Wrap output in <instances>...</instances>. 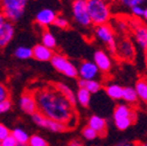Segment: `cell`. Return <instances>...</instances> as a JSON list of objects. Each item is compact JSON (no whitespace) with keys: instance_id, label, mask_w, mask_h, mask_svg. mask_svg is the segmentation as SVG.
<instances>
[{"instance_id":"cell-1","label":"cell","mask_w":147,"mask_h":146,"mask_svg":"<svg viewBox=\"0 0 147 146\" xmlns=\"http://www.w3.org/2000/svg\"><path fill=\"white\" fill-rule=\"evenodd\" d=\"M38 103V110L45 117L72 127L76 123L74 106L59 93L55 87L39 89L34 94Z\"/></svg>"},{"instance_id":"cell-2","label":"cell","mask_w":147,"mask_h":146,"mask_svg":"<svg viewBox=\"0 0 147 146\" xmlns=\"http://www.w3.org/2000/svg\"><path fill=\"white\" fill-rule=\"evenodd\" d=\"M88 11L92 25L96 27L107 25L111 18V9L110 5L103 0H88Z\"/></svg>"},{"instance_id":"cell-3","label":"cell","mask_w":147,"mask_h":146,"mask_svg":"<svg viewBox=\"0 0 147 146\" xmlns=\"http://www.w3.org/2000/svg\"><path fill=\"white\" fill-rule=\"evenodd\" d=\"M137 119V111L131 105L125 103L118 104L113 110V120L118 130L125 131L130 127Z\"/></svg>"},{"instance_id":"cell-4","label":"cell","mask_w":147,"mask_h":146,"mask_svg":"<svg viewBox=\"0 0 147 146\" xmlns=\"http://www.w3.org/2000/svg\"><path fill=\"white\" fill-rule=\"evenodd\" d=\"M27 1L25 0H4L0 3V11L3 12L6 21L13 22L24 15Z\"/></svg>"},{"instance_id":"cell-5","label":"cell","mask_w":147,"mask_h":146,"mask_svg":"<svg viewBox=\"0 0 147 146\" xmlns=\"http://www.w3.org/2000/svg\"><path fill=\"white\" fill-rule=\"evenodd\" d=\"M50 63L59 72H61L62 75H64L67 77L74 78V77L78 76V68H76V66L69 59H67L64 55L55 54L50 61Z\"/></svg>"},{"instance_id":"cell-6","label":"cell","mask_w":147,"mask_h":146,"mask_svg":"<svg viewBox=\"0 0 147 146\" xmlns=\"http://www.w3.org/2000/svg\"><path fill=\"white\" fill-rule=\"evenodd\" d=\"M71 9H72L74 20H75L80 26L89 27L91 24H92L91 22V19H90V15H89L88 4H86L85 0H76V1H74Z\"/></svg>"},{"instance_id":"cell-7","label":"cell","mask_w":147,"mask_h":146,"mask_svg":"<svg viewBox=\"0 0 147 146\" xmlns=\"http://www.w3.org/2000/svg\"><path fill=\"white\" fill-rule=\"evenodd\" d=\"M95 35L98 40H100L102 42H104L107 48L110 49V51L113 53L116 51V47H117V41H116V35H115V30L113 28L107 25H103V26H98L95 28Z\"/></svg>"},{"instance_id":"cell-8","label":"cell","mask_w":147,"mask_h":146,"mask_svg":"<svg viewBox=\"0 0 147 146\" xmlns=\"http://www.w3.org/2000/svg\"><path fill=\"white\" fill-rule=\"evenodd\" d=\"M33 122L38 126L43 127V129H47V130L53 131V132H63V131L69 129L65 124H62V123H59V122H55L53 119H49V118L45 117L42 114H40V112H36L35 115H33Z\"/></svg>"},{"instance_id":"cell-9","label":"cell","mask_w":147,"mask_h":146,"mask_svg":"<svg viewBox=\"0 0 147 146\" xmlns=\"http://www.w3.org/2000/svg\"><path fill=\"white\" fill-rule=\"evenodd\" d=\"M100 74L99 69L94 61H83L78 67V76L84 81H94L97 80Z\"/></svg>"},{"instance_id":"cell-10","label":"cell","mask_w":147,"mask_h":146,"mask_svg":"<svg viewBox=\"0 0 147 146\" xmlns=\"http://www.w3.org/2000/svg\"><path fill=\"white\" fill-rule=\"evenodd\" d=\"M116 55L124 61H131L134 59V47L131 43L130 40L127 39H123L119 42H117V47H116Z\"/></svg>"},{"instance_id":"cell-11","label":"cell","mask_w":147,"mask_h":146,"mask_svg":"<svg viewBox=\"0 0 147 146\" xmlns=\"http://www.w3.org/2000/svg\"><path fill=\"white\" fill-rule=\"evenodd\" d=\"M57 18V14L54 9L51 8H42L41 11H39L36 13V16H35V21L39 26L46 28L50 25H54L55 20Z\"/></svg>"},{"instance_id":"cell-12","label":"cell","mask_w":147,"mask_h":146,"mask_svg":"<svg viewBox=\"0 0 147 146\" xmlns=\"http://www.w3.org/2000/svg\"><path fill=\"white\" fill-rule=\"evenodd\" d=\"M20 107H21V110L27 115L33 116L36 112H39L35 95L32 94V93H25L20 97Z\"/></svg>"},{"instance_id":"cell-13","label":"cell","mask_w":147,"mask_h":146,"mask_svg":"<svg viewBox=\"0 0 147 146\" xmlns=\"http://www.w3.org/2000/svg\"><path fill=\"white\" fill-rule=\"evenodd\" d=\"M94 62L100 72L107 74V72L111 70V67H112L111 57H110L109 54L104 50H97L94 54Z\"/></svg>"},{"instance_id":"cell-14","label":"cell","mask_w":147,"mask_h":146,"mask_svg":"<svg viewBox=\"0 0 147 146\" xmlns=\"http://www.w3.org/2000/svg\"><path fill=\"white\" fill-rule=\"evenodd\" d=\"M14 36V26L9 21H5L0 26V48L6 47Z\"/></svg>"},{"instance_id":"cell-15","label":"cell","mask_w":147,"mask_h":146,"mask_svg":"<svg viewBox=\"0 0 147 146\" xmlns=\"http://www.w3.org/2000/svg\"><path fill=\"white\" fill-rule=\"evenodd\" d=\"M54 55H55V53L51 49L43 46L42 43L41 45H35L34 48H33V57L35 60H38V61H41V62L51 61Z\"/></svg>"},{"instance_id":"cell-16","label":"cell","mask_w":147,"mask_h":146,"mask_svg":"<svg viewBox=\"0 0 147 146\" xmlns=\"http://www.w3.org/2000/svg\"><path fill=\"white\" fill-rule=\"evenodd\" d=\"M88 126H90L91 129H94L99 136H104L107 130V123L106 119L98 115H92L89 120H88Z\"/></svg>"},{"instance_id":"cell-17","label":"cell","mask_w":147,"mask_h":146,"mask_svg":"<svg viewBox=\"0 0 147 146\" xmlns=\"http://www.w3.org/2000/svg\"><path fill=\"white\" fill-rule=\"evenodd\" d=\"M55 88H56V90L72 106L76 105V103H77L76 94H75V91H72V89L69 85H67L65 83H56V84H55Z\"/></svg>"},{"instance_id":"cell-18","label":"cell","mask_w":147,"mask_h":146,"mask_svg":"<svg viewBox=\"0 0 147 146\" xmlns=\"http://www.w3.org/2000/svg\"><path fill=\"white\" fill-rule=\"evenodd\" d=\"M133 35L138 42L144 49L147 48V26L142 24H137V26L133 27Z\"/></svg>"},{"instance_id":"cell-19","label":"cell","mask_w":147,"mask_h":146,"mask_svg":"<svg viewBox=\"0 0 147 146\" xmlns=\"http://www.w3.org/2000/svg\"><path fill=\"white\" fill-rule=\"evenodd\" d=\"M123 101L125 104L127 105H131V106H137L140 101L138 97V94L134 88L132 87H125L124 88V93H123Z\"/></svg>"},{"instance_id":"cell-20","label":"cell","mask_w":147,"mask_h":146,"mask_svg":"<svg viewBox=\"0 0 147 146\" xmlns=\"http://www.w3.org/2000/svg\"><path fill=\"white\" fill-rule=\"evenodd\" d=\"M134 89L138 94L139 101L147 104V77H140L134 85Z\"/></svg>"},{"instance_id":"cell-21","label":"cell","mask_w":147,"mask_h":146,"mask_svg":"<svg viewBox=\"0 0 147 146\" xmlns=\"http://www.w3.org/2000/svg\"><path fill=\"white\" fill-rule=\"evenodd\" d=\"M105 93L106 95L111 98V99H115V101H119V99H123V93H124V88L118 85V84H107L105 87Z\"/></svg>"},{"instance_id":"cell-22","label":"cell","mask_w":147,"mask_h":146,"mask_svg":"<svg viewBox=\"0 0 147 146\" xmlns=\"http://www.w3.org/2000/svg\"><path fill=\"white\" fill-rule=\"evenodd\" d=\"M78 87L88 90L90 94H97L98 91H100V89H102V83L98 80H94V81L80 80L78 81Z\"/></svg>"},{"instance_id":"cell-23","label":"cell","mask_w":147,"mask_h":146,"mask_svg":"<svg viewBox=\"0 0 147 146\" xmlns=\"http://www.w3.org/2000/svg\"><path fill=\"white\" fill-rule=\"evenodd\" d=\"M11 135L16 140L18 145H27L28 146V143H29L30 137H29V135L25 130L20 129V127H15V129L12 131Z\"/></svg>"},{"instance_id":"cell-24","label":"cell","mask_w":147,"mask_h":146,"mask_svg":"<svg viewBox=\"0 0 147 146\" xmlns=\"http://www.w3.org/2000/svg\"><path fill=\"white\" fill-rule=\"evenodd\" d=\"M41 41H42V45L46 46L47 48L49 49H54L56 47V39H55V36L51 32H49L48 29L43 30L42 32V36H41Z\"/></svg>"},{"instance_id":"cell-25","label":"cell","mask_w":147,"mask_h":146,"mask_svg":"<svg viewBox=\"0 0 147 146\" xmlns=\"http://www.w3.org/2000/svg\"><path fill=\"white\" fill-rule=\"evenodd\" d=\"M76 98H77V103L84 107L89 106L90 104V101H91V94L89 93L88 90L83 89V88H80L76 93Z\"/></svg>"},{"instance_id":"cell-26","label":"cell","mask_w":147,"mask_h":146,"mask_svg":"<svg viewBox=\"0 0 147 146\" xmlns=\"http://www.w3.org/2000/svg\"><path fill=\"white\" fill-rule=\"evenodd\" d=\"M14 55L20 60H27V59L33 57V49L28 47H24V46L18 47L14 51Z\"/></svg>"},{"instance_id":"cell-27","label":"cell","mask_w":147,"mask_h":146,"mask_svg":"<svg viewBox=\"0 0 147 146\" xmlns=\"http://www.w3.org/2000/svg\"><path fill=\"white\" fill-rule=\"evenodd\" d=\"M28 146H48V143H47V140L42 136H40V135H33V136H30Z\"/></svg>"},{"instance_id":"cell-28","label":"cell","mask_w":147,"mask_h":146,"mask_svg":"<svg viewBox=\"0 0 147 146\" xmlns=\"http://www.w3.org/2000/svg\"><path fill=\"white\" fill-rule=\"evenodd\" d=\"M82 136H83V138L86 139V140H95V139H97V138L99 137V135H98L94 129H91L90 126L84 127L83 131H82Z\"/></svg>"},{"instance_id":"cell-29","label":"cell","mask_w":147,"mask_h":146,"mask_svg":"<svg viewBox=\"0 0 147 146\" xmlns=\"http://www.w3.org/2000/svg\"><path fill=\"white\" fill-rule=\"evenodd\" d=\"M54 26H56L59 28H62V29H65V28L69 27V20L63 15H57L56 20H55V22H54Z\"/></svg>"},{"instance_id":"cell-30","label":"cell","mask_w":147,"mask_h":146,"mask_svg":"<svg viewBox=\"0 0 147 146\" xmlns=\"http://www.w3.org/2000/svg\"><path fill=\"white\" fill-rule=\"evenodd\" d=\"M131 13L136 19H141V18H144V14H145V8L142 7V5H139V6L131 8Z\"/></svg>"},{"instance_id":"cell-31","label":"cell","mask_w":147,"mask_h":146,"mask_svg":"<svg viewBox=\"0 0 147 146\" xmlns=\"http://www.w3.org/2000/svg\"><path fill=\"white\" fill-rule=\"evenodd\" d=\"M11 131H9V129L5 125V124H3V123H0V140H4V139H6L7 137H9L11 136Z\"/></svg>"},{"instance_id":"cell-32","label":"cell","mask_w":147,"mask_h":146,"mask_svg":"<svg viewBox=\"0 0 147 146\" xmlns=\"http://www.w3.org/2000/svg\"><path fill=\"white\" fill-rule=\"evenodd\" d=\"M125 7H128V8H133V7H136V6H139V5H142L144 4V1L142 0H124V1L121 3Z\"/></svg>"},{"instance_id":"cell-33","label":"cell","mask_w":147,"mask_h":146,"mask_svg":"<svg viewBox=\"0 0 147 146\" xmlns=\"http://www.w3.org/2000/svg\"><path fill=\"white\" fill-rule=\"evenodd\" d=\"M5 101H8V90L0 82V102H5Z\"/></svg>"},{"instance_id":"cell-34","label":"cell","mask_w":147,"mask_h":146,"mask_svg":"<svg viewBox=\"0 0 147 146\" xmlns=\"http://www.w3.org/2000/svg\"><path fill=\"white\" fill-rule=\"evenodd\" d=\"M1 146H18V143L11 135L9 137H7L6 139H4L1 141Z\"/></svg>"},{"instance_id":"cell-35","label":"cell","mask_w":147,"mask_h":146,"mask_svg":"<svg viewBox=\"0 0 147 146\" xmlns=\"http://www.w3.org/2000/svg\"><path fill=\"white\" fill-rule=\"evenodd\" d=\"M11 109V101H5V102H0V114H5Z\"/></svg>"},{"instance_id":"cell-36","label":"cell","mask_w":147,"mask_h":146,"mask_svg":"<svg viewBox=\"0 0 147 146\" xmlns=\"http://www.w3.org/2000/svg\"><path fill=\"white\" fill-rule=\"evenodd\" d=\"M68 146H84L80 140H72V141H70L69 143V145Z\"/></svg>"},{"instance_id":"cell-37","label":"cell","mask_w":147,"mask_h":146,"mask_svg":"<svg viewBox=\"0 0 147 146\" xmlns=\"http://www.w3.org/2000/svg\"><path fill=\"white\" fill-rule=\"evenodd\" d=\"M116 146H137V144H133V143H121V144H118Z\"/></svg>"},{"instance_id":"cell-38","label":"cell","mask_w":147,"mask_h":146,"mask_svg":"<svg viewBox=\"0 0 147 146\" xmlns=\"http://www.w3.org/2000/svg\"><path fill=\"white\" fill-rule=\"evenodd\" d=\"M6 21V19H5V16H4V14H3V12L0 11V26H1L4 22Z\"/></svg>"},{"instance_id":"cell-39","label":"cell","mask_w":147,"mask_h":146,"mask_svg":"<svg viewBox=\"0 0 147 146\" xmlns=\"http://www.w3.org/2000/svg\"><path fill=\"white\" fill-rule=\"evenodd\" d=\"M145 62H146V67H147V48L145 49Z\"/></svg>"},{"instance_id":"cell-40","label":"cell","mask_w":147,"mask_h":146,"mask_svg":"<svg viewBox=\"0 0 147 146\" xmlns=\"http://www.w3.org/2000/svg\"><path fill=\"white\" fill-rule=\"evenodd\" d=\"M144 19L147 21V7L145 8V14H144Z\"/></svg>"},{"instance_id":"cell-41","label":"cell","mask_w":147,"mask_h":146,"mask_svg":"<svg viewBox=\"0 0 147 146\" xmlns=\"http://www.w3.org/2000/svg\"><path fill=\"white\" fill-rule=\"evenodd\" d=\"M137 146H147V143H138Z\"/></svg>"},{"instance_id":"cell-42","label":"cell","mask_w":147,"mask_h":146,"mask_svg":"<svg viewBox=\"0 0 147 146\" xmlns=\"http://www.w3.org/2000/svg\"><path fill=\"white\" fill-rule=\"evenodd\" d=\"M0 146H1V140H0Z\"/></svg>"},{"instance_id":"cell-43","label":"cell","mask_w":147,"mask_h":146,"mask_svg":"<svg viewBox=\"0 0 147 146\" xmlns=\"http://www.w3.org/2000/svg\"><path fill=\"white\" fill-rule=\"evenodd\" d=\"M146 106H147V104H146Z\"/></svg>"},{"instance_id":"cell-44","label":"cell","mask_w":147,"mask_h":146,"mask_svg":"<svg viewBox=\"0 0 147 146\" xmlns=\"http://www.w3.org/2000/svg\"><path fill=\"white\" fill-rule=\"evenodd\" d=\"M96 146H97V145H96Z\"/></svg>"}]
</instances>
